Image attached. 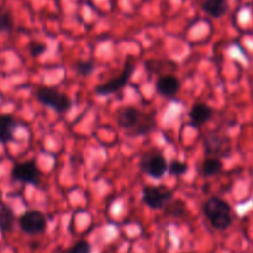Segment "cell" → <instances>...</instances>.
Here are the masks:
<instances>
[{
  "instance_id": "15",
  "label": "cell",
  "mask_w": 253,
  "mask_h": 253,
  "mask_svg": "<svg viewBox=\"0 0 253 253\" xmlns=\"http://www.w3.org/2000/svg\"><path fill=\"white\" fill-rule=\"evenodd\" d=\"M222 161L220 158L215 157H207L203 161L202 166H200V170H202V174L204 177H215V175H219L222 172Z\"/></svg>"
},
{
  "instance_id": "7",
  "label": "cell",
  "mask_w": 253,
  "mask_h": 253,
  "mask_svg": "<svg viewBox=\"0 0 253 253\" xmlns=\"http://www.w3.org/2000/svg\"><path fill=\"white\" fill-rule=\"evenodd\" d=\"M11 178L15 182L36 187L41 180V172L35 161H24L14 166L11 169Z\"/></svg>"
},
{
  "instance_id": "18",
  "label": "cell",
  "mask_w": 253,
  "mask_h": 253,
  "mask_svg": "<svg viewBox=\"0 0 253 253\" xmlns=\"http://www.w3.org/2000/svg\"><path fill=\"white\" fill-rule=\"evenodd\" d=\"M188 172V165L183 161L172 160L168 163V173L174 177H182Z\"/></svg>"
},
{
  "instance_id": "9",
  "label": "cell",
  "mask_w": 253,
  "mask_h": 253,
  "mask_svg": "<svg viewBox=\"0 0 253 253\" xmlns=\"http://www.w3.org/2000/svg\"><path fill=\"white\" fill-rule=\"evenodd\" d=\"M140 168L143 173L155 179H161L168 172V163L162 153L150 152L142 156Z\"/></svg>"
},
{
  "instance_id": "14",
  "label": "cell",
  "mask_w": 253,
  "mask_h": 253,
  "mask_svg": "<svg viewBox=\"0 0 253 253\" xmlns=\"http://www.w3.org/2000/svg\"><path fill=\"white\" fill-rule=\"evenodd\" d=\"M15 212L7 205H0V232L7 234L14 230L15 225Z\"/></svg>"
},
{
  "instance_id": "12",
  "label": "cell",
  "mask_w": 253,
  "mask_h": 253,
  "mask_svg": "<svg viewBox=\"0 0 253 253\" xmlns=\"http://www.w3.org/2000/svg\"><path fill=\"white\" fill-rule=\"evenodd\" d=\"M214 115V110L204 103H197L192 106L189 111V118L195 127H200Z\"/></svg>"
},
{
  "instance_id": "2",
  "label": "cell",
  "mask_w": 253,
  "mask_h": 253,
  "mask_svg": "<svg viewBox=\"0 0 253 253\" xmlns=\"http://www.w3.org/2000/svg\"><path fill=\"white\" fill-rule=\"evenodd\" d=\"M203 212L215 230L225 231L234 222L232 208L220 197H210L203 205Z\"/></svg>"
},
{
  "instance_id": "10",
  "label": "cell",
  "mask_w": 253,
  "mask_h": 253,
  "mask_svg": "<svg viewBox=\"0 0 253 253\" xmlns=\"http://www.w3.org/2000/svg\"><path fill=\"white\" fill-rule=\"evenodd\" d=\"M156 90L163 98L173 99L180 90L179 79L172 73L160 76L156 83Z\"/></svg>"
},
{
  "instance_id": "4",
  "label": "cell",
  "mask_w": 253,
  "mask_h": 253,
  "mask_svg": "<svg viewBox=\"0 0 253 253\" xmlns=\"http://www.w3.org/2000/svg\"><path fill=\"white\" fill-rule=\"evenodd\" d=\"M174 193L166 185H147L142 189V200L153 210H163L166 205L172 202Z\"/></svg>"
},
{
  "instance_id": "17",
  "label": "cell",
  "mask_w": 253,
  "mask_h": 253,
  "mask_svg": "<svg viewBox=\"0 0 253 253\" xmlns=\"http://www.w3.org/2000/svg\"><path fill=\"white\" fill-rule=\"evenodd\" d=\"M146 67H147L148 71L155 72V73H158L160 76H163L162 72L166 71V67L169 69H172L173 72L177 69L178 64H175L174 62L172 61H160V59H151V61L146 62Z\"/></svg>"
},
{
  "instance_id": "5",
  "label": "cell",
  "mask_w": 253,
  "mask_h": 253,
  "mask_svg": "<svg viewBox=\"0 0 253 253\" xmlns=\"http://www.w3.org/2000/svg\"><path fill=\"white\" fill-rule=\"evenodd\" d=\"M135 69H136L135 61H133L132 58L126 59L125 66H124V69L123 72H121V74H119L118 77H115V78L111 79V81L96 86L95 89L96 94L100 96H108V95H113V94L118 93L119 90H121V89H123L128 82H130Z\"/></svg>"
},
{
  "instance_id": "23",
  "label": "cell",
  "mask_w": 253,
  "mask_h": 253,
  "mask_svg": "<svg viewBox=\"0 0 253 253\" xmlns=\"http://www.w3.org/2000/svg\"><path fill=\"white\" fill-rule=\"evenodd\" d=\"M0 205H2V200H1V192H0Z\"/></svg>"
},
{
  "instance_id": "3",
  "label": "cell",
  "mask_w": 253,
  "mask_h": 253,
  "mask_svg": "<svg viewBox=\"0 0 253 253\" xmlns=\"http://www.w3.org/2000/svg\"><path fill=\"white\" fill-rule=\"evenodd\" d=\"M36 99L42 105L52 108L59 114L67 113L72 106L71 99L53 86H41L37 89Z\"/></svg>"
},
{
  "instance_id": "11",
  "label": "cell",
  "mask_w": 253,
  "mask_h": 253,
  "mask_svg": "<svg viewBox=\"0 0 253 253\" xmlns=\"http://www.w3.org/2000/svg\"><path fill=\"white\" fill-rule=\"evenodd\" d=\"M19 127V123L11 114L0 115V143L6 145L14 140V135Z\"/></svg>"
},
{
  "instance_id": "1",
  "label": "cell",
  "mask_w": 253,
  "mask_h": 253,
  "mask_svg": "<svg viewBox=\"0 0 253 253\" xmlns=\"http://www.w3.org/2000/svg\"><path fill=\"white\" fill-rule=\"evenodd\" d=\"M118 126L130 136H145L157 126L152 115L143 113L135 106H123L116 114Z\"/></svg>"
},
{
  "instance_id": "21",
  "label": "cell",
  "mask_w": 253,
  "mask_h": 253,
  "mask_svg": "<svg viewBox=\"0 0 253 253\" xmlns=\"http://www.w3.org/2000/svg\"><path fill=\"white\" fill-rule=\"evenodd\" d=\"M63 253H91V246L85 240H81L72 249H69L68 251Z\"/></svg>"
},
{
  "instance_id": "19",
  "label": "cell",
  "mask_w": 253,
  "mask_h": 253,
  "mask_svg": "<svg viewBox=\"0 0 253 253\" xmlns=\"http://www.w3.org/2000/svg\"><path fill=\"white\" fill-rule=\"evenodd\" d=\"M14 29V17L9 10H0V32H11Z\"/></svg>"
},
{
  "instance_id": "16",
  "label": "cell",
  "mask_w": 253,
  "mask_h": 253,
  "mask_svg": "<svg viewBox=\"0 0 253 253\" xmlns=\"http://www.w3.org/2000/svg\"><path fill=\"white\" fill-rule=\"evenodd\" d=\"M187 205L183 200L173 199L172 202L168 203L163 209V214L167 217H173V219H182L187 214Z\"/></svg>"
},
{
  "instance_id": "22",
  "label": "cell",
  "mask_w": 253,
  "mask_h": 253,
  "mask_svg": "<svg viewBox=\"0 0 253 253\" xmlns=\"http://www.w3.org/2000/svg\"><path fill=\"white\" fill-rule=\"evenodd\" d=\"M29 51L32 57L42 56L47 51V44L43 43V42H31L29 46Z\"/></svg>"
},
{
  "instance_id": "13",
  "label": "cell",
  "mask_w": 253,
  "mask_h": 253,
  "mask_svg": "<svg viewBox=\"0 0 253 253\" xmlns=\"http://www.w3.org/2000/svg\"><path fill=\"white\" fill-rule=\"evenodd\" d=\"M203 10L209 16L220 19L229 11V1L227 0H205L203 2Z\"/></svg>"
},
{
  "instance_id": "24",
  "label": "cell",
  "mask_w": 253,
  "mask_h": 253,
  "mask_svg": "<svg viewBox=\"0 0 253 253\" xmlns=\"http://www.w3.org/2000/svg\"><path fill=\"white\" fill-rule=\"evenodd\" d=\"M184 253H193V252H184Z\"/></svg>"
},
{
  "instance_id": "20",
  "label": "cell",
  "mask_w": 253,
  "mask_h": 253,
  "mask_svg": "<svg viewBox=\"0 0 253 253\" xmlns=\"http://www.w3.org/2000/svg\"><path fill=\"white\" fill-rule=\"evenodd\" d=\"M76 71L79 76L82 77H88L95 71V62L90 61H78L76 64Z\"/></svg>"
},
{
  "instance_id": "8",
  "label": "cell",
  "mask_w": 253,
  "mask_h": 253,
  "mask_svg": "<svg viewBox=\"0 0 253 253\" xmlns=\"http://www.w3.org/2000/svg\"><path fill=\"white\" fill-rule=\"evenodd\" d=\"M204 151L207 157L220 158L229 156L231 152V142L226 136L219 132H210L204 137Z\"/></svg>"
},
{
  "instance_id": "6",
  "label": "cell",
  "mask_w": 253,
  "mask_h": 253,
  "mask_svg": "<svg viewBox=\"0 0 253 253\" xmlns=\"http://www.w3.org/2000/svg\"><path fill=\"white\" fill-rule=\"evenodd\" d=\"M19 227L29 236H37L46 232L47 219L40 210H27L19 217Z\"/></svg>"
}]
</instances>
